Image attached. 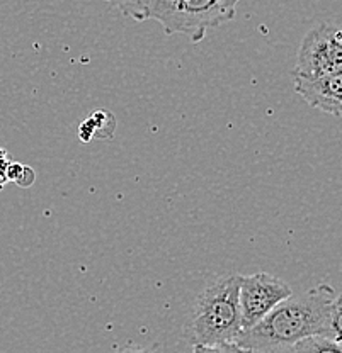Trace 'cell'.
Segmentation results:
<instances>
[{"label":"cell","mask_w":342,"mask_h":353,"mask_svg":"<svg viewBox=\"0 0 342 353\" xmlns=\"http://www.w3.org/2000/svg\"><path fill=\"white\" fill-rule=\"evenodd\" d=\"M106 2L114 3L123 16L135 21H149V10L153 0H106Z\"/></svg>","instance_id":"cell-8"},{"label":"cell","mask_w":342,"mask_h":353,"mask_svg":"<svg viewBox=\"0 0 342 353\" xmlns=\"http://www.w3.org/2000/svg\"><path fill=\"white\" fill-rule=\"evenodd\" d=\"M9 154H7L6 150L0 148V189L9 182L7 180V167H9Z\"/></svg>","instance_id":"cell-9"},{"label":"cell","mask_w":342,"mask_h":353,"mask_svg":"<svg viewBox=\"0 0 342 353\" xmlns=\"http://www.w3.org/2000/svg\"><path fill=\"white\" fill-rule=\"evenodd\" d=\"M336 290L320 284L310 290L286 297L237 340L240 352H288L292 345L312 334L329 333ZM329 336V334H327Z\"/></svg>","instance_id":"cell-1"},{"label":"cell","mask_w":342,"mask_h":353,"mask_svg":"<svg viewBox=\"0 0 342 353\" xmlns=\"http://www.w3.org/2000/svg\"><path fill=\"white\" fill-rule=\"evenodd\" d=\"M337 299H339V301H341V303H342V294H341V296H337Z\"/></svg>","instance_id":"cell-10"},{"label":"cell","mask_w":342,"mask_h":353,"mask_svg":"<svg viewBox=\"0 0 342 353\" xmlns=\"http://www.w3.org/2000/svg\"><path fill=\"white\" fill-rule=\"evenodd\" d=\"M341 43H342V31H341Z\"/></svg>","instance_id":"cell-11"},{"label":"cell","mask_w":342,"mask_h":353,"mask_svg":"<svg viewBox=\"0 0 342 353\" xmlns=\"http://www.w3.org/2000/svg\"><path fill=\"white\" fill-rule=\"evenodd\" d=\"M295 92L312 108L342 117V73L319 80H295Z\"/></svg>","instance_id":"cell-6"},{"label":"cell","mask_w":342,"mask_h":353,"mask_svg":"<svg viewBox=\"0 0 342 353\" xmlns=\"http://www.w3.org/2000/svg\"><path fill=\"white\" fill-rule=\"evenodd\" d=\"M288 352H336L342 353V345L334 341L327 334H312L296 341L295 345L288 348Z\"/></svg>","instance_id":"cell-7"},{"label":"cell","mask_w":342,"mask_h":353,"mask_svg":"<svg viewBox=\"0 0 342 353\" xmlns=\"http://www.w3.org/2000/svg\"><path fill=\"white\" fill-rule=\"evenodd\" d=\"M342 73L341 31L322 24L305 34L298 50L293 80H319Z\"/></svg>","instance_id":"cell-4"},{"label":"cell","mask_w":342,"mask_h":353,"mask_svg":"<svg viewBox=\"0 0 342 353\" xmlns=\"http://www.w3.org/2000/svg\"><path fill=\"white\" fill-rule=\"evenodd\" d=\"M244 0H153L149 19L157 21L165 34H184L191 43L203 41L209 29L231 21Z\"/></svg>","instance_id":"cell-3"},{"label":"cell","mask_w":342,"mask_h":353,"mask_svg":"<svg viewBox=\"0 0 342 353\" xmlns=\"http://www.w3.org/2000/svg\"><path fill=\"white\" fill-rule=\"evenodd\" d=\"M240 275L227 274L211 282L198 297L186 334L194 352H240Z\"/></svg>","instance_id":"cell-2"},{"label":"cell","mask_w":342,"mask_h":353,"mask_svg":"<svg viewBox=\"0 0 342 353\" xmlns=\"http://www.w3.org/2000/svg\"><path fill=\"white\" fill-rule=\"evenodd\" d=\"M292 294V287L267 272L240 275L238 303H240L242 331L257 325L264 316L269 314L281 301Z\"/></svg>","instance_id":"cell-5"}]
</instances>
